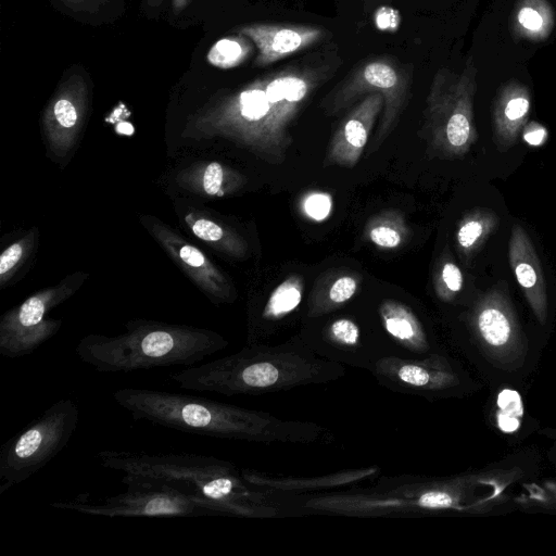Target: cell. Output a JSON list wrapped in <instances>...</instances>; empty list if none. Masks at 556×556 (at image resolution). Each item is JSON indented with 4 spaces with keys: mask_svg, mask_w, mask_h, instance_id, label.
Returning a JSON list of instances; mask_svg holds the SVG:
<instances>
[{
    "mask_svg": "<svg viewBox=\"0 0 556 556\" xmlns=\"http://www.w3.org/2000/svg\"><path fill=\"white\" fill-rule=\"evenodd\" d=\"M184 223L195 237L214 249L236 258H244L248 255L249 245L244 238L203 212L191 210L185 215Z\"/></svg>",
    "mask_w": 556,
    "mask_h": 556,
    "instance_id": "cb8c5ba5",
    "label": "cell"
},
{
    "mask_svg": "<svg viewBox=\"0 0 556 556\" xmlns=\"http://www.w3.org/2000/svg\"><path fill=\"white\" fill-rule=\"evenodd\" d=\"M383 109L380 92L366 94L345 115L334 131L324 160V166L354 167L361 160L370 132Z\"/></svg>",
    "mask_w": 556,
    "mask_h": 556,
    "instance_id": "e0dca14e",
    "label": "cell"
},
{
    "mask_svg": "<svg viewBox=\"0 0 556 556\" xmlns=\"http://www.w3.org/2000/svg\"><path fill=\"white\" fill-rule=\"evenodd\" d=\"M523 489L515 500L520 506L556 509V481L525 484Z\"/></svg>",
    "mask_w": 556,
    "mask_h": 556,
    "instance_id": "1f68e13d",
    "label": "cell"
},
{
    "mask_svg": "<svg viewBox=\"0 0 556 556\" xmlns=\"http://www.w3.org/2000/svg\"><path fill=\"white\" fill-rule=\"evenodd\" d=\"M304 214L315 220H325L332 210V198L326 192H311L302 201Z\"/></svg>",
    "mask_w": 556,
    "mask_h": 556,
    "instance_id": "d6a6232c",
    "label": "cell"
},
{
    "mask_svg": "<svg viewBox=\"0 0 556 556\" xmlns=\"http://www.w3.org/2000/svg\"><path fill=\"white\" fill-rule=\"evenodd\" d=\"M113 399L134 420L200 435L265 444H308L332 437L315 422L281 419L267 412L189 394L123 388L113 393Z\"/></svg>",
    "mask_w": 556,
    "mask_h": 556,
    "instance_id": "3957f363",
    "label": "cell"
},
{
    "mask_svg": "<svg viewBox=\"0 0 556 556\" xmlns=\"http://www.w3.org/2000/svg\"><path fill=\"white\" fill-rule=\"evenodd\" d=\"M544 138H545V130L540 125H535V128H533V129L529 128L525 132V139L530 144H540Z\"/></svg>",
    "mask_w": 556,
    "mask_h": 556,
    "instance_id": "d590c367",
    "label": "cell"
},
{
    "mask_svg": "<svg viewBox=\"0 0 556 556\" xmlns=\"http://www.w3.org/2000/svg\"><path fill=\"white\" fill-rule=\"evenodd\" d=\"M530 102L523 96L511 97L503 104L494 125V143L500 151H506L516 144Z\"/></svg>",
    "mask_w": 556,
    "mask_h": 556,
    "instance_id": "4316f807",
    "label": "cell"
},
{
    "mask_svg": "<svg viewBox=\"0 0 556 556\" xmlns=\"http://www.w3.org/2000/svg\"><path fill=\"white\" fill-rule=\"evenodd\" d=\"M464 277L460 268L448 256L441 258L433 276V288L437 298L445 303L454 301L462 291Z\"/></svg>",
    "mask_w": 556,
    "mask_h": 556,
    "instance_id": "4dcf8cb0",
    "label": "cell"
},
{
    "mask_svg": "<svg viewBox=\"0 0 556 556\" xmlns=\"http://www.w3.org/2000/svg\"><path fill=\"white\" fill-rule=\"evenodd\" d=\"M469 323L479 346L495 366L514 370L522 365L527 341L506 291L496 287L482 295Z\"/></svg>",
    "mask_w": 556,
    "mask_h": 556,
    "instance_id": "30bf717a",
    "label": "cell"
},
{
    "mask_svg": "<svg viewBox=\"0 0 556 556\" xmlns=\"http://www.w3.org/2000/svg\"><path fill=\"white\" fill-rule=\"evenodd\" d=\"M61 4L75 12H94L108 0H59Z\"/></svg>",
    "mask_w": 556,
    "mask_h": 556,
    "instance_id": "836d02e7",
    "label": "cell"
},
{
    "mask_svg": "<svg viewBox=\"0 0 556 556\" xmlns=\"http://www.w3.org/2000/svg\"><path fill=\"white\" fill-rule=\"evenodd\" d=\"M303 291V279L299 275L287 277L274 288L258 313V324L249 333L248 344L260 343L276 326L291 317L302 302Z\"/></svg>",
    "mask_w": 556,
    "mask_h": 556,
    "instance_id": "44dd1931",
    "label": "cell"
},
{
    "mask_svg": "<svg viewBox=\"0 0 556 556\" xmlns=\"http://www.w3.org/2000/svg\"><path fill=\"white\" fill-rule=\"evenodd\" d=\"M344 375V365L317 355L299 338L278 345L248 344L233 354L189 366L170 378L185 390L233 396L325 384Z\"/></svg>",
    "mask_w": 556,
    "mask_h": 556,
    "instance_id": "277c9868",
    "label": "cell"
},
{
    "mask_svg": "<svg viewBox=\"0 0 556 556\" xmlns=\"http://www.w3.org/2000/svg\"><path fill=\"white\" fill-rule=\"evenodd\" d=\"M412 71L388 56L365 61L323 100L321 108L326 114L333 115L368 93L380 92L383 96V109L369 155L382 146L397 126L408 103Z\"/></svg>",
    "mask_w": 556,
    "mask_h": 556,
    "instance_id": "52a82bcc",
    "label": "cell"
},
{
    "mask_svg": "<svg viewBox=\"0 0 556 556\" xmlns=\"http://www.w3.org/2000/svg\"><path fill=\"white\" fill-rule=\"evenodd\" d=\"M508 260L516 280L538 321L547 320V293L540 258L527 231L515 225L508 243Z\"/></svg>",
    "mask_w": 556,
    "mask_h": 556,
    "instance_id": "d6986e66",
    "label": "cell"
},
{
    "mask_svg": "<svg viewBox=\"0 0 556 556\" xmlns=\"http://www.w3.org/2000/svg\"><path fill=\"white\" fill-rule=\"evenodd\" d=\"M177 184L195 194L226 197L247 184V177L219 162L195 164L178 173Z\"/></svg>",
    "mask_w": 556,
    "mask_h": 556,
    "instance_id": "7402d4cb",
    "label": "cell"
},
{
    "mask_svg": "<svg viewBox=\"0 0 556 556\" xmlns=\"http://www.w3.org/2000/svg\"><path fill=\"white\" fill-rule=\"evenodd\" d=\"M519 22L523 25V27L538 30L542 26V17L541 15L531 8H523L520 10L518 14Z\"/></svg>",
    "mask_w": 556,
    "mask_h": 556,
    "instance_id": "e575fe53",
    "label": "cell"
},
{
    "mask_svg": "<svg viewBox=\"0 0 556 556\" xmlns=\"http://www.w3.org/2000/svg\"><path fill=\"white\" fill-rule=\"evenodd\" d=\"M300 338L326 359L368 371L376 362L389 357L376 329L350 315L329 318L308 328Z\"/></svg>",
    "mask_w": 556,
    "mask_h": 556,
    "instance_id": "7c38bea8",
    "label": "cell"
},
{
    "mask_svg": "<svg viewBox=\"0 0 556 556\" xmlns=\"http://www.w3.org/2000/svg\"><path fill=\"white\" fill-rule=\"evenodd\" d=\"M362 277L349 269H331L315 282L308 301V318L321 317L342 308L356 294Z\"/></svg>",
    "mask_w": 556,
    "mask_h": 556,
    "instance_id": "603a6c76",
    "label": "cell"
},
{
    "mask_svg": "<svg viewBox=\"0 0 556 556\" xmlns=\"http://www.w3.org/2000/svg\"><path fill=\"white\" fill-rule=\"evenodd\" d=\"M364 237L379 249L396 250L407 241L409 228L402 212L387 210L367 220Z\"/></svg>",
    "mask_w": 556,
    "mask_h": 556,
    "instance_id": "d4e9b609",
    "label": "cell"
},
{
    "mask_svg": "<svg viewBox=\"0 0 556 556\" xmlns=\"http://www.w3.org/2000/svg\"><path fill=\"white\" fill-rule=\"evenodd\" d=\"M498 217L489 208H475L465 214L456 229L458 251L466 257L472 255L496 229Z\"/></svg>",
    "mask_w": 556,
    "mask_h": 556,
    "instance_id": "484cf974",
    "label": "cell"
},
{
    "mask_svg": "<svg viewBox=\"0 0 556 556\" xmlns=\"http://www.w3.org/2000/svg\"><path fill=\"white\" fill-rule=\"evenodd\" d=\"M334 63L291 64L218 96L190 117L184 135L225 138L263 162L282 164L293 143V122L311 94L336 71Z\"/></svg>",
    "mask_w": 556,
    "mask_h": 556,
    "instance_id": "6da1fadb",
    "label": "cell"
},
{
    "mask_svg": "<svg viewBox=\"0 0 556 556\" xmlns=\"http://www.w3.org/2000/svg\"><path fill=\"white\" fill-rule=\"evenodd\" d=\"M375 327L389 357L421 358L442 353L419 314L408 304L383 299L376 308Z\"/></svg>",
    "mask_w": 556,
    "mask_h": 556,
    "instance_id": "2e32d148",
    "label": "cell"
},
{
    "mask_svg": "<svg viewBox=\"0 0 556 556\" xmlns=\"http://www.w3.org/2000/svg\"><path fill=\"white\" fill-rule=\"evenodd\" d=\"M421 137L430 157L465 155L477 141L469 103L459 92L446 91L434 83L427 98Z\"/></svg>",
    "mask_w": 556,
    "mask_h": 556,
    "instance_id": "8fae6325",
    "label": "cell"
},
{
    "mask_svg": "<svg viewBox=\"0 0 556 556\" xmlns=\"http://www.w3.org/2000/svg\"><path fill=\"white\" fill-rule=\"evenodd\" d=\"M162 2L163 0H144L146 5L150 9L160 7Z\"/></svg>",
    "mask_w": 556,
    "mask_h": 556,
    "instance_id": "74e56055",
    "label": "cell"
},
{
    "mask_svg": "<svg viewBox=\"0 0 556 556\" xmlns=\"http://www.w3.org/2000/svg\"><path fill=\"white\" fill-rule=\"evenodd\" d=\"M79 421V408L62 399L33 419L0 448V495L43 468L68 443Z\"/></svg>",
    "mask_w": 556,
    "mask_h": 556,
    "instance_id": "8992f818",
    "label": "cell"
},
{
    "mask_svg": "<svg viewBox=\"0 0 556 556\" xmlns=\"http://www.w3.org/2000/svg\"><path fill=\"white\" fill-rule=\"evenodd\" d=\"M86 278V274L75 273L5 312L0 318V354L8 358L27 356L56 334L62 321L47 318V314L73 295Z\"/></svg>",
    "mask_w": 556,
    "mask_h": 556,
    "instance_id": "ba28073f",
    "label": "cell"
},
{
    "mask_svg": "<svg viewBox=\"0 0 556 556\" xmlns=\"http://www.w3.org/2000/svg\"><path fill=\"white\" fill-rule=\"evenodd\" d=\"M190 0H172V9L174 13H179L182 11Z\"/></svg>",
    "mask_w": 556,
    "mask_h": 556,
    "instance_id": "8d00e7d4",
    "label": "cell"
},
{
    "mask_svg": "<svg viewBox=\"0 0 556 556\" xmlns=\"http://www.w3.org/2000/svg\"><path fill=\"white\" fill-rule=\"evenodd\" d=\"M141 223L181 270L216 304L236 298L230 280L198 248L188 243L160 219L141 217Z\"/></svg>",
    "mask_w": 556,
    "mask_h": 556,
    "instance_id": "9a60e30c",
    "label": "cell"
},
{
    "mask_svg": "<svg viewBox=\"0 0 556 556\" xmlns=\"http://www.w3.org/2000/svg\"><path fill=\"white\" fill-rule=\"evenodd\" d=\"M222 334L203 328L134 320L118 336L88 334L76 346L81 362L99 372H129L167 366H193L228 346Z\"/></svg>",
    "mask_w": 556,
    "mask_h": 556,
    "instance_id": "5b68a950",
    "label": "cell"
},
{
    "mask_svg": "<svg viewBox=\"0 0 556 556\" xmlns=\"http://www.w3.org/2000/svg\"><path fill=\"white\" fill-rule=\"evenodd\" d=\"M97 458L108 469L173 488L211 515L268 519L295 511L282 500L285 495L256 488L235 464L213 456L103 450Z\"/></svg>",
    "mask_w": 556,
    "mask_h": 556,
    "instance_id": "7a4b0ae2",
    "label": "cell"
},
{
    "mask_svg": "<svg viewBox=\"0 0 556 556\" xmlns=\"http://www.w3.org/2000/svg\"><path fill=\"white\" fill-rule=\"evenodd\" d=\"M89 105L87 81L78 74L63 79L42 115V131L52 154L63 157L74 148Z\"/></svg>",
    "mask_w": 556,
    "mask_h": 556,
    "instance_id": "5bb4252c",
    "label": "cell"
},
{
    "mask_svg": "<svg viewBox=\"0 0 556 556\" xmlns=\"http://www.w3.org/2000/svg\"><path fill=\"white\" fill-rule=\"evenodd\" d=\"M495 421L505 433L516 432L522 422L523 404L520 394L514 389H503L496 400Z\"/></svg>",
    "mask_w": 556,
    "mask_h": 556,
    "instance_id": "f546056e",
    "label": "cell"
},
{
    "mask_svg": "<svg viewBox=\"0 0 556 556\" xmlns=\"http://www.w3.org/2000/svg\"><path fill=\"white\" fill-rule=\"evenodd\" d=\"M126 491L101 501L77 497L50 505L81 514L104 517H193L211 515L198 502L186 494L153 482L124 475Z\"/></svg>",
    "mask_w": 556,
    "mask_h": 556,
    "instance_id": "9c48e42d",
    "label": "cell"
},
{
    "mask_svg": "<svg viewBox=\"0 0 556 556\" xmlns=\"http://www.w3.org/2000/svg\"><path fill=\"white\" fill-rule=\"evenodd\" d=\"M378 467L344 470L317 478L277 477L253 469H241L244 479L261 490L281 494L299 495L303 492L350 485L376 475Z\"/></svg>",
    "mask_w": 556,
    "mask_h": 556,
    "instance_id": "ffe728a7",
    "label": "cell"
},
{
    "mask_svg": "<svg viewBox=\"0 0 556 556\" xmlns=\"http://www.w3.org/2000/svg\"><path fill=\"white\" fill-rule=\"evenodd\" d=\"M37 240V229H31L25 237L11 243L0 255V286L4 288L15 276L20 267L30 256L35 241Z\"/></svg>",
    "mask_w": 556,
    "mask_h": 556,
    "instance_id": "f1b7e54d",
    "label": "cell"
},
{
    "mask_svg": "<svg viewBox=\"0 0 556 556\" xmlns=\"http://www.w3.org/2000/svg\"><path fill=\"white\" fill-rule=\"evenodd\" d=\"M253 42L236 34L215 42L207 53V61L222 70H229L245 62L253 52Z\"/></svg>",
    "mask_w": 556,
    "mask_h": 556,
    "instance_id": "83f0119b",
    "label": "cell"
},
{
    "mask_svg": "<svg viewBox=\"0 0 556 556\" xmlns=\"http://www.w3.org/2000/svg\"><path fill=\"white\" fill-rule=\"evenodd\" d=\"M369 372L378 384L392 392L430 401L453 393L463 384L456 367L443 353L421 358L383 357Z\"/></svg>",
    "mask_w": 556,
    "mask_h": 556,
    "instance_id": "4fadbf2b",
    "label": "cell"
},
{
    "mask_svg": "<svg viewBox=\"0 0 556 556\" xmlns=\"http://www.w3.org/2000/svg\"><path fill=\"white\" fill-rule=\"evenodd\" d=\"M233 31L253 42L257 50L254 65L258 67L311 48L326 37L323 27L305 24L253 23L239 26Z\"/></svg>",
    "mask_w": 556,
    "mask_h": 556,
    "instance_id": "ac0fdd59",
    "label": "cell"
}]
</instances>
